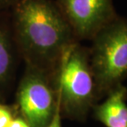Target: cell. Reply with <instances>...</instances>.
Wrapping results in <instances>:
<instances>
[{"label": "cell", "instance_id": "cell-10", "mask_svg": "<svg viewBox=\"0 0 127 127\" xmlns=\"http://www.w3.org/2000/svg\"><path fill=\"white\" fill-rule=\"evenodd\" d=\"M8 127H31L29 124L26 122V121L23 117H15L11 121Z\"/></svg>", "mask_w": 127, "mask_h": 127}, {"label": "cell", "instance_id": "cell-6", "mask_svg": "<svg viewBox=\"0 0 127 127\" xmlns=\"http://www.w3.org/2000/svg\"><path fill=\"white\" fill-rule=\"evenodd\" d=\"M126 88L121 84L109 92L106 100L94 110L97 120L106 127H127Z\"/></svg>", "mask_w": 127, "mask_h": 127}, {"label": "cell", "instance_id": "cell-3", "mask_svg": "<svg viewBox=\"0 0 127 127\" xmlns=\"http://www.w3.org/2000/svg\"><path fill=\"white\" fill-rule=\"evenodd\" d=\"M92 40L89 57L96 88L110 92L127 75V17L118 15Z\"/></svg>", "mask_w": 127, "mask_h": 127}, {"label": "cell", "instance_id": "cell-7", "mask_svg": "<svg viewBox=\"0 0 127 127\" xmlns=\"http://www.w3.org/2000/svg\"><path fill=\"white\" fill-rule=\"evenodd\" d=\"M16 48L12 31L4 21L0 20V86L5 84L13 74Z\"/></svg>", "mask_w": 127, "mask_h": 127}, {"label": "cell", "instance_id": "cell-2", "mask_svg": "<svg viewBox=\"0 0 127 127\" xmlns=\"http://www.w3.org/2000/svg\"><path fill=\"white\" fill-rule=\"evenodd\" d=\"M52 72L56 76L62 112L73 118L85 117L93 102L96 88L89 50L78 40L73 41L64 50Z\"/></svg>", "mask_w": 127, "mask_h": 127}, {"label": "cell", "instance_id": "cell-4", "mask_svg": "<svg viewBox=\"0 0 127 127\" xmlns=\"http://www.w3.org/2000/svg\"><path fill=\"white\" fill-rule=\"evenodd\" d=\"M50 72L26 64L19 84L17 102L21 117L31 127H46L54 114L57 92L53 91Z\"/></svg>", "mask_w": 127, "mask_h": 127}, {"label": "cell", "instance_id": "cell-8", "mask_svg": "<svg viewBox=\"0 0 127 127\" xmlns=\"http://www.w3.org/2000/svg\"><path fill=\"white\" fill-rule=\"evenodd\" d=\"M14 117L15 116L11 107L0 103V127H8Z\"/></svg>", "mask_w": 127, "mask_h": 127}, {"label": "cell", "instance_id": "cell-9", "mask_svg": "<svg viewBox=\"0 0 127 127\" xmlns=\"http://www.w3.org/2000/svg\"><path fill=\"white\" fill-rule=\"evenodd\" d=\"M57 92V91H56ZM57 106L53 114L52 120L46 127H62V108H61V102L58 93H57Z\"/></svg>", "mask_w": 127, "mask_h": 127}, {"label": "cell", "instance_id": "cell-11", "mask_svg": "<svg viewBox=\"0 0 127 127\" xmlns=\"http://www.w3.org/2000/svg\"><path fill=\"white\" fill-rule=\"evenodd\" d=\"M19 0H0V12L11 9Z\"/></svg>", "mask_w": 127, "mask_h": 127}, {"label": "cell", "instance_id": "cell-5", "mask_svg": "<svg viewBox=\"0 0 127 127\" xmlns=\"http://www.w3.org/2000/svg\"><path fill=\"white\" fill-rule=\"evenodd\" d=\"M75 38L92 40L117 17L113 0H55Z\"/></svg>", "mask_w": 127, "mask_h": 127}, {"label": "cell", "instance_id": "cell-1", "mask_svg": "<svg viewBox=\"0 0 127 127\" xmlns=\"http://www.w3.org/2000/svg\"><path fill=\"white\" fill-rule=\"evenodd\" d=\"M12 33L26 64L52 72L64 50L77 40L53 0H19L11 8Z\"/></svg>", "mask_w": 127, "mask_h": 127}]
</instances>
